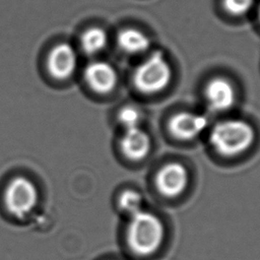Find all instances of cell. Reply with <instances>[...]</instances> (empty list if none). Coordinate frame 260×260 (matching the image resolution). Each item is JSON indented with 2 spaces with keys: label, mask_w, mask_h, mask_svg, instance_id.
I'll use <instances>...</instances> for the list:
<instances>
[{
  "label": "cell",
  "mask_w": 260,
  "mask_h": 260,
  "mask_svg": "<svg viewBox=\"0 0 260 260\" xmlns=\"http://www.w3.org/2000/svg\"><path fill=\"white\" fill-rule=\"evenodd\" d=\"M127 237L134 253L142 256L150 255L162 242L164 225L156 215L141 210L130 216Z\"/></svg>",
  "instance_id": "cell-1"
},
{
  "label": "cell",
  "mask_w": 260,
  "mask_h": 260,
  "mask_svg": "<svg viewBox=\"0 0 260 260\" xmlns=\"http://www.w3.org/2000/svg\"><path fill=\"white\" fill-rule=\"evenodd\" d=\"M207 126L205 116L181 112L170 121V130L174 136L180 139H192L199 135Z\"/></svg>",
  "instance_id": "cell-8"
},
{
  "label": "cell",
  "mask_w": 260,
  "mask_h": 260,
  "mask_svg": "<svg viewBox=\"0 0 260 260\" xmlns=\"http://www.w3.org/2000/svg\"><path fill=\"white\" fill-rule=\"evenodd\" d=\"M254 0H223V6L233 15H242L252 7Z\"/></svg>",
  "instance_id": "cell-15"
},
{
  "label": "cell",
  "mask_w": 260,
  "mask_h": 260,
  "mask_svg": "<svg viewBox=\"0 0 260 260\" xmlns=\"http://www.w3.org/2000/svg\"><path fill=\"white\" fill-rule=\"evenodd\" d=\"M187 170L178 162H172L165 166L157 174L155 183L158 191L168 197H174L181 194L187 186Z\"/></svg>",
  "instance_id": "cell-6"
},
{
  "label": "cell",
  "mask_w": 260,
  "mask_h": 260,
  "mask_svg": "<svg viewBox=\"0 0 260 260\" xmlns=\"http://www.w3.org/2000/svg\"><path fill=\"white\" fill-rule=\"evenodd\" d=\"M118 45L126 53L139 54L150 46L147 36L135 28H125L118 35Z\"/></svg>",
  "instance_id": "cell-11"
},
{
  "label": "cell",
  "mask_w": 260,
  "mask_h": 260,
  "mask_svg": "<svg viewBox=\"0 0 260 260\" xmlns=\"http://www.w3.org/2000/svg\"><path fill=\"white\" fill-rule=\"evenodd\" d=\"M171 67L162 53L157 51L138 66L134 73L135 86L142 92L162 90L171 80Z\"/></svg>",
  "instance_id": "cell-3"
},
{
  "label": "cell",
  "mask_w": 260,
  "mask_h": 260,
  "mask_svg": "<svg viewBox=\"0 0 260 260\" xmlns=\"http://www.w3.org/2000/svg\"><path fill=\"white\" fill-rule=\"evenodd\" d=\"M150 138L148 134L139 127L125 130L121 139L123 153L130 159L143 158L150 149Z\"/></svg>",
  "instance_id": "cell-10"
},
{
  "label": "cell",
  "mask_w": 260,
  "mask_h": 260,
  "mask_svg": "<svg viewBox=\"0 0 260 260\" xmlns=\"http://www.w3.org/2000/svg\"><path fill=\"white\" fill-rule=\"evenodd\" d=\"M121 208L128 214L133 215L142 210V197L133 190H127L122 193L119 200Z\"/></svg>",
  "instance_id": "cell-13"
},
{
  "label": "cell",
  "mask_w": 260,
  "mask_h": 260,
  "mask_svg": "<svg viewBox=\"0 0 260 260\" xmlns=\"http://www.w3.org/2000/svg\"><path fill=\"white\" fill-rule=\"evenodd\" d=\"M83 75L88 86L100 93L112 90L117 82L115 69L109 63L103 61H94L88 64Z\"/></svg>",
  "instance_id": "cell-7"
},
{
  "label": "cell",
  "mask_w": 260,
  "mask_h": 260,
  "mask_svg": "<svg viewBox=\"0 0 260 260\" xmlns=\"http://www.w3.org/2000/svg\"><path fill=\"white\" fill-rule=\"evenodd\" d=\"M80 43L84 53L94 55L106 47L107 34L101 27H90L82 34Z\"/></svg>",
  "instance_id": "cell-12"
},
{
  "label": "cell",
  "mask_w": 260,
  "mask_h": 260,
  "mask_svg": "<svg viewBox=\"0 0 260 260\" xmlns=\"http://www.w3.org/2000/svg\"><path fill=\"white\" fill-rule=\"evenodd\" d=\"M205 96L209 107L214 111L229 110L235 103V89L224 78H213L205 88Z\"/></svg>",
  "instance_id": "cell-9"
},
{
  "label": "cell",
  "mask_w": 260,
  "mask_h": 260,
  "mask_svg": "<svg viewBox=\"0 0 260 260\" xmlns=\"http://www.w3.org/2000/svg\"><path fill=\"white\" fill-rule=\"evenodd\" d=\"M39 192L32 181L24 177L12 179L4 192V203L8 212L17 217L23 218L37 206Z\"/></svg>",
  "instance_id": "cell-4"
},
{
  "label": "cell",
  "mask_w": 260,
  "mask_h": 260,
  "mask_svg": "<svg viewBox=\"0 0 260 260\" xmlns=\"http://www.w3.org/2000/svg\"><path fill=\"white\" fill-rule=\"evenodd\" d=\"M259 14H260V12H259Z\"/></svg>",
  "instance_id": "cell-16"
},
{
  "label": "cell",
  "mask_w": 260,
  "mask_h": 260,
  "mask_svg": "<svg viewBox=\"0 0 260 260\" xmlns=\"http://www.w3.org/2000/svg\"><path fill=\"white\" fill-rule=\"evenodd\" d=\"M254 130L248 123L231 119L217 123L211 130L210 143L220 154L232 156L245 151L253 142Z\"/></svg>",
  "instance_id": "cell-2"
},
{
  "label": "cell",
  "mask_w": 260,
  "mask_h": 260,
  "mask_svg": "<svg viewBox=\"0 0 260 260\" xmlns=\"http://www.w3.org/2000/svg\"><path fill=\"white\" fill-rule=\"evenodd\" d=\"M119 121L125 130L138 127L141 121L140 112L134 107H125L119 113Z\"/></svg>",
  "instance_id": "cell-14"
},
{
  "label": "cell",
  "mask_w": 260,
  "mask_h": 260,
  "mask_svg": "<svg viewBox=\"0 0 260 260\" xmlns=\"http://www.w3.org/2000/svg\"><path fill=\"white\" fill-rule=\"evenodd\" d=\"M77 66V56L74 49L66 43L55 46L49 53L47 67L52 77L64 80L70 77Z\"/></svg>",
  "instance_id": "cell-5"
}]
</instances>
